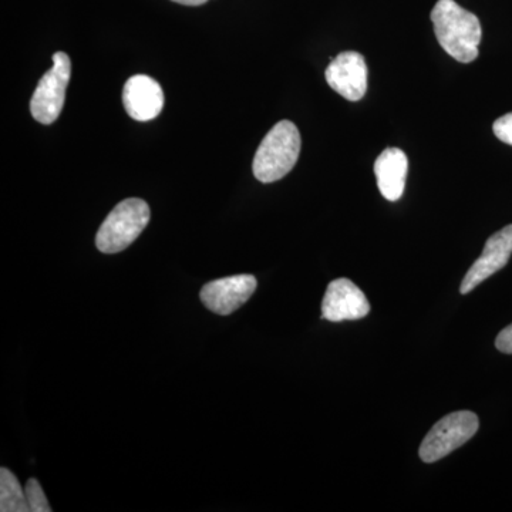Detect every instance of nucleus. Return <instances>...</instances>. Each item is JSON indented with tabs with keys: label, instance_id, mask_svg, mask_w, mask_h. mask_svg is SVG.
I'll list each match as a JSON object with an SVG mask.
<instances>
[{
	"label": "nucleus",
	"instance_id": "nucleus-1",
	"mask_svg": "<svg viewBox=\"0 0 512 512\" xmlns=\"http://www.w3.org/2000/svg\"><path fill=\"white\" fill-rule=\"evenodd\" d=\"M437 42L460 63H471L478 57L483 36L481 23L474 13L461 8L454 0H439L431 10Z\"/></svg>",
	"mask_w": 512,
	"mask_h": 512
},
{
	"label": "nucleus",
	"instance_id": "nucleus-2",
	"mask_svg": "<svg viewBox=\"0 0 512 512\" xmlns=\"http://www.w3.org/2000/svg\"><path fill=\"white\" fill-rule=\"evenodd\" d=\"M301 147L298 127L289 120L279 121L256 150L252 164L256 180L264 184L282 180L298 163Z\"/></svg>",
	"mask_w": 512,
	"mask_h": 512
},
{
	"label": "nucleus",
	"instance_id": "nucleus-3",
	"mask_svg": "<svg viewBox=\"0 0 512 512\" xmlns=\"http://www.w3.org/2000/svg\"><path fill=\"white\" fill-rule=\"evenodd\" d=\"M150 222V207L140 198H127L116 205L96 235V247L103 254H117L130 247Z\"/></svg>",
	"mask_w": 512,
	"mask_h": 512
},
{
	"label": "nucleus",
	"instance_id": "nucleus-4",
	"mask_svg": "<svg viewBox=\"0 0 512 512\" xmlns=\"http://www.w3.org/2000/svg\"><path fill=\"white\" fill-rule=\"evenodd\" d=\"M480 427L477 414L456 412L443 417L424 437L420 446V458L424 463H436L458 447L473 439Z\"/></svg>",
	"mask_w": 512,
	"mask_h": 512
},
{
	"label": "nucleus",
	"instance_id": "nucleus-5",
	"mask_svg": "<svg viewBox=\"0 0 512 512\" xmlns=\"http://www.w3.org/2000/svg\"><path fill=\"white\" fill-rule=\"evenodd\" d=\"M72 76V62L63 52L53 56V67L40 79L32 100L30 111L33 119L42 124H52L59 119L66 100L67 84Z\"/></svg>",
	"mask_w": 512,
	"mask_h": 512
},
{
	"label": "nucleus",
	"instance_id": "nucleus-6",
	"mask_svg": "<svg viewBox=\"0 0 512 512\" xmlns=\"http://www.w3.org/2000/svg\"><path fill=\"white\" fill-rule=\"evenodd\" d=\"M254 275H234L217 279L201 289V301L217 315L228 316L238 311L256 291Z\"/></svg>",
	"mask_w": 512,
	"mask_h": 512
},
{
	"label": "nucleus",
	"instance_id": "nucleus-7",
	"mask_svg": "<svg viewBox=\"0 0 512 512\" xmlns=\"http://www.w3.org/2000/svg\"><path fill=\"white\" fill-rule=\"evenodd\" d=\"M512 255V225H508L495 232L485 242L483 254L474 262L464 276L463 284L460 286V292L463 295L470 293L483 284L485 279L490 278L508 264Z\"/></svg>",
	"mask_w": 512,
	"mask_h": 512
},
{
	"label": "nucleus",
	"instance_id": "nucleus-8",
	"mask_svg": "<svg viewBox=\"0 0 512 512\" xmlns=\"http://www.w3.org/2000/svg\"><path fill=\"white\" fill-rule=\"evenodd\" d=\"M326 82L340 96L359 101L367 90L366 60L360 53L343 52L330 62L325 72Z\"/></svg>",
	"mask_w": 512,
	"mask_h": 512
},
{
	"label": "nucleus",
	"instance_id": "nucleus-9",
	"mask_svg": "<svg viewBox=\"0 0 512 512\" xmlns=\"http://www.w3.org/2000/svg\"><path fill=\"white\" fill-rule=\"evenodd\" d=\"M370 303L365 293L346 278L335 279L326 289L322 318L329 322L359 320L369 315Z\"/></svg>",
	"mask_w": 512,
	"mask_h": 512
},
{
	"label": "nucleus",
	"instance_id": "nucleus-10",
	"mask_svg": "<svg viewBox=\"0 0 512 512\" xmlns=\"http://www.w3.org/2000/svg\"><path fill=\"white\" fill-rule=\"evenodd\" d=\"M164 92L153 77L137 74L127 80L123 89V104L128 116L136 121L156 119L163 111Z\"/></svg>",
	"mask_w": 512,
	"mask_h": 512
},
{
	"label": "nucleus",
	"instance_id": "nucleus-11",
	"mask_svg": "<svg viewBox=\"0 0 512 512\" xmlns=\"http://www.w3.org/2000/svg\"><path fill=\"white\" fill-rule=\"evenodd\" d=\"M409 160L400 148H386L375 163L377 187L387 201L402 198L406 187Z\"/></svg>",
	"mask_w": 512,
	"mask_h": 512
},
{
	"label": "nucleus",
	"instance_id": "nucleus-12",
	"mask_svg": "<svg viewBox=\"0 0 512 512\" xmlns=\"http://www.w3.org/2000/svg\"><path fill=\"white\" fill-rule=\"evenodd\" d=\"M0 511L29 512L26 491L23 490L18 478L8 468L0 470Z\"/></svg>",
	"mask_w": 512,
	"mask_h": 512
},
{
	"label": "nucleus",
	"instance_id": "nucleus-13",
	"mask_svg": "<svg viewBox=\"0 0 512 512\" xmlns=\"http://www.w3.org/2000/svg\"><path fill=\"white\" fill-rule=\"evenodd\" d=\"M25 491L30 512L52 511V507H50L49 501H47L45 491H43L42 485L39 484L36 478H29L28 483H26Z\"/></svg>",
	"mask_w": 512,
	"mask_h": 512
},
{
	"label": "nucleus",
	"instance_id": "nucleus-14",
	"mask_svg": "<svg viewBox=\"0 0 512 512\" xmlns=\"http://www.w3.org/2000/svg\"><path fill=\"white\" fill-rule=\"evenodd\" d=\"M493 130L498 140L512 146V113L505 114L495 121Z\"/></svg>",
	"mask_w": 512,
	"mask_h": 512
},
{
	"label": "nucleus",
	"instance_id": "nucleus-15",
	"mask_svg": "<svg viewBox=\"0 0 512 512\" xmlns=\"http://www.w3.org/2000/svg\"><path fill=\"white\" fill-rule=\"evenodd\" d=\"M495 346L500 352L512 355V323L504 330H501L500 335L495 339Z\"/></svg>",
	"mask_w": 512,
	"mask_h": 512
},
{
	"label": "nucleus",
	"instance_id": "nucleus-16",
	"mask_svg": "<svg viewBox=\"0 0 512 512\" xmlns=\"http://www.w3.org/2000/svg\"><path fill=\"white\" fill-rule=\"evenodd\" d=\"M175 3H180V5L185 6H201L204 3H207L208 0H173Z\"/></svg>",
	"mask_w": 512,
	"mask_h": 512
}]
</instances>
